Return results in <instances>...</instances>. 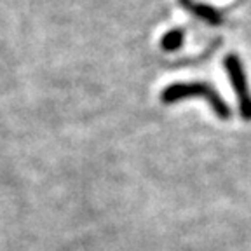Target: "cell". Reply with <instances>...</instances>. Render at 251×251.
I'll list each match as a JSON object with an SVG mask.
<instances>
[{
  "label": "cell",
  "instance_id": "3957f363",
  "mask_svg": "<svg viewBox=\"0 0 251 251\" xmlns=\"http://www.w3.org/2000/svg\"><path fill=\"white\" fill-rule=\"evenodd\" d=\"M180 4L188 12H192L196 18H199V20L206 21L209 25H215L216 26V25H222V21H224L220 11H216L215 7H211L208 4H201V2H194V0H180Z\"/></svg>",
  "mask_w": 251,
  "mask_h": 251
},
{
  "label": "cell",
  "instance_id": "277c9868",
  "mask_svg": "<svg viewBox=\"0 0 251 251\" xmlns=\"http://www.w3.org/2000/svg\"><path fill=\"white\" fill-rule=\"evenodd\" d=\"M185 40V31L180 30V28H175V30H169L168 33H164L161 39V47L162 51L168 52H175L178 49H181Z\"/></svg>",
  "mask_w": 251,
  "mask_h": 251
},
{
  "label": "cell",
  "instance_id": "7a4b0ae2",
  "mask_svg": "<svg viewBox=\"0 0 251 251\" xmlns=\"http://www.w3.org/2000/svg\"><path fill=\"white\" fill-rule=\"evenodd\" d=\"M225 72L228 75V80L232 84L237 103H239V114L244 121H251V91L248 86L246 72H244L243 63L237 54H228L224 59Z\"/></svg>",
  "mask_w": 251,
  "mask_h": 251
},
{
  "label": "cell",
  "instance_id": "6da1fadb",
  "mask_svg": "<svg viewBox=\"0 0 251 251\" xmlns=\"http://www.w3.org/2000/svg\"><path fill=\"white\" fill-rule=\"evenodd\" d=\"M187 98L206 100L213 108V112L216 114V117L222 119V121H228L232 117V110L228 103L208 82H175L161 93V101L168 103V105Z\"/></svg>",
  "mask_w": 251,
  "mask_h": 251
}]
</instances>
